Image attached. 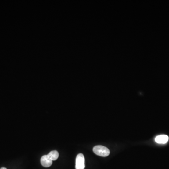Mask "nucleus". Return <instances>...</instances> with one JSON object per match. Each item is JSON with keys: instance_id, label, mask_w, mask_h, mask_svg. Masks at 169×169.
I'll return each instance as SVG.
<instances>
[{"instance_id": "nucleus-2", "label": "nucleus", "mask_w": 169, "mask_h": 169, "mask_svg": "<svg viewBox=\"0 0 169 169\" xmlns=\"http://www.w3.org/2000/svg\"><path fill=\"white\" fill-rule=\"evenodd\" d=\"M84 157L82 154H78L76 159V169H84L85 168L84 164Z\"/></svg>"}, {"instance_id": "nucleus-1", "label": "nucleus", "mask_w": 169, "mask_h": 169, "mask_svg": "<svg viewBox=\"0 0 169 169\" xmlns=\"http://www.w3.org/2000/svg\"><path fill=\"white\" fill-rule=\"evenodd\" d=\"M93 151L96 155L102 157L108 156L110 154V151L108 148L102 145H97L93 148Z\"/></svg>"}, {"instance_id": "nucleus-6", "label": "nucleus", "mask_w": 169, "mask_h": 169, "mask_svg": "<svg viewBox=\"0 0 169 169\" xmlns=\"http://www.w3.org/2000/svg\"><path fill=\"white\" fill-rule=\"evenodd\" d=\"M0 169H7L6 168H5V167H2Z\"/></svg>"}, {"instance_id": "nucleus-3", "label": "nucleus", "mask_w": 169, "mask_h": 169, "mask_svg": "<svg viewBox=\"0 0 169 169\" xmlns=\"http://www.w3.org/2000/svg\"><path fill=\"white\" fill-rule=\"evenodd\" d=\"M41 164L43 167H49L51 166L53 161L49 157L48 155L42 156L41 159Z\"/></svg>"}, {"instance_id": "nucleus-5", "label": "nucleus", "mask_w": 169, "mask_h": 169, "mask_svg": "<svg viewBox=\"0 0 169 169\" xmlns=\"http://www.w3.org/2000/svg\"><path fill=\"white\" fill-rule=\"evenodd\" d=\"M47 155L52 161H56L58 159L59 157V153L56 150L52 151Z\"/></svg>"}, {"instance_id": "nucleus-4", "label": "nucleus", "mask_w": 169, "mask_h": 169, "mask_svg": "<svg viewBox=\"0 0 169 169\" xmlns=\"http://www.w3.org/2000/svg\"><path fill=\"white\" fill-rule=\"evenodd\" d=\"M169 141V137L166 135H160L155 138L156 142L159 144H165Z\"/></svg>"}]
</instances>
